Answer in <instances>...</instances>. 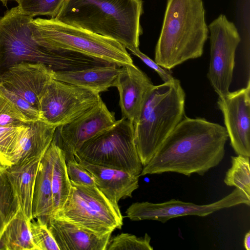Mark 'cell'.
I'll return each instance as SVG.
<instances>
[{
  "label": "cell",
  "mask_w": 250,
  "mask_h": 250,
  "mask_svg": "<svg viewBox=\"0 0 250 250\" xmlns=\"http://www.w3.org/2000/svg\"><path fill=\"white\" fill-rule=\"evenodd\" d=\"M228 138L221 125L184 116L143 167L140 176L166 172L203 175L222 161Z\"/></svg>",
  "instance_id": "cell-1"
},
{
  "label": "cell",
  "mask_w": 250,
  "mask_h": 250,
  "mask_svg": "<svg viewBox=\"0 0 250 250\" xmlns=\"http://www.w3.org/2000/svg\"><path fill=\"white\" fill-rule=\"evenodd\" d=\"M142 0H65L55 19L113 39L126 49L139 48Z\"/></svg>",
  "instance_id": "cell-2"
},
{
  "label": "cell",
  "mask_w": 250,
  "mask_h": 250,
  "mask_svg": "<svg viewBox=\"0 0 250 250\" xmlns=\"http://www.w3.org/2000/svg\"><path fill=\"white\" fill-rule=\"evenodd\" d=\"M74 155L88 163L139 177L143 168L135 142L133 123L123 117L84 143Z\"/></svg>",
  "instance_id": "cell-7"
},
{
  "label": "cell",
  "mask_w": 250,
  "mask_h": 250,
  "mask_svg": "<svg viewBox=\"0 0 250 250\" xmlns=\"http://www.w3.org/2000/svg\"><path fill=\"white\" fill-rule=\"evenodd\" d=\"M185 93L179 80L155 85L149 90L133 124L135 142L146 166L185 116Z\"/></svg>",
  "instance_id": "cell-5"
},
{
  "label": "cell",
  "mask_w": 250,
  "mask_h": 250,
  "mask_svg": "<svg viewBox=\"0 0 250 250\" xmlns=\"http://www.w3.org/2000/svg\"><path fill=\"white\" fill-rule=\"evenodd\" d=\"M5 168L0 166V239L6 226L20 211Z\"/></svg>",
  "instance_id": "cell-24"
},
{
  "label": "cell",
  "mask_w": 250,
  "mask_h": 250,
  "mask_svg": "<svg viewBox=\"0 0 250 250\" xmlns=\"http://www.w3.org/2000/svg\"><path fill=\"white\" fill-rule=\"evenodd\" d=\"M120 67L115 64L95 66L80 70L54 72V79L98 93L115 87Z\"/></svg>",
  "instance_id": "cell-20"
},
{
  "label": "cell",
  "mask_w": 250,
  "mask_h": 250,
  "mask_svg": "<svg viewBox=\"0 0 250 250\" xmlns=\"http://www.w3.org/2000/svg\"><path fill=\"white\" fill-rule=\"evenodd\" d=\"M33 19L23 14L18 6L0 17V75L22 62L42 63L56 72L93 66V59L89 56L64 50H49L38 44L31 36L30 23Z\"/></svg>",
  "instance_id": "cell-4"
},
{
  "label": "cell",
  "mask_w": 250,
  "mask_h": 250,
  "mask_svg": "<svg viewBox=\"0 0 250 250\" xmlns=\"http://www.w3.org/2000/svg\"><path fill=\"white\" fill-rule=\"evenodd\" d=\"M210 31V62L207 74L219 97L230 91L236 49L241 37L235 25L221 14L208 26Z\"/></svg>",
  "instance_id": "cell-9"
},
{
  "label": "cell",
  "mask_w": 250,
  "mask_h": 250,
  "mask_svg": "<svg viewBox=\"0 0 250 250\" xmlns=\"http://www.w3.org/2000/svg\"><path fill=\"white\" fill-rule=\"evenodd\" d=\"M0 94L9 101L30 124L42 119L40 111L24 99L0 84Z\"/></svg>",
  "instance_id": "cell-30"
},
{
  "label": "cell",
  "mask_w": 250,
  "mask_h": 250,
  "mask_svg": "<svg viewBox=\"0 0 250 250\" xmlns=\"http://www.w3.org/2000/svg\"><path fill=\"white\" fill-rule=\"evenodd\" d=\"M133 55L139 58L146 64L154 70L161 77L164 83L173 81L175 78L171 73L158 64L154 61L142 53L139 48H133L129 50Z\"/></svg>",
  "instance_id": "cell-33"
},
{
  "label": "cell",
  "mask_w": 250,
  "mask_h": 250,
  "mask_svg": "<svg viewBox=\"0 0 250 250\" xmlns=\"http://www.w3.org/2000/svg\"><path fill=\"white\" fill-rule=\"evenodd\" d=\"M217 104L222 113L225 127L235 153L250 157V79L246 87L219 97Z\"/></svg>",
  "instance_id": "cell-12"
},
{
  "label": "cell",
  "mask_w": 250,
  "mask_h": 250,
  "mask_svg": "<svg viewBox=\"0 0 250 250\" xmlns=\"http://www.w3.org/2000/svg\"><path fill=\"white\" fill-rule=\"evenodd\" d=\"M54 144L52 141L40 163L34 190L32 216L47 224L53 211L51 186Z\"/></svg>",
  "instance_id": "cell-21"
},
{
  "label": "cell",
  "mask_w": 250,
  "mask_h": 250,
  "mask_svg": "<svg viewBox=\"0 0 250 250\" xmlns=\"http://www.w3.org/2000/svg\"><path fill=\"white\" fill-rule=\"evenodd\" d=\"M9 0H0V1L2 3L3 5L4 6H6L7 3Z\"/></svg>",
  "instance_id": "cell-35"
},
{
  "label": "cell",
  "mask_w": 250,
  "mask_h": 250,
  "mask_svg": "<svg viewBox=\"0 0 250 250\" xmlns=\"http://www.w3.org/2000/svg\"><path fill=\"white\" fill-rule=\"evenodd\" d=\"M208 32L202 0H167L154 61L169 70L200 57Z\"/></svg>",
  "instance_id": "cell-3"
},
{
  "label": "cell",
  "mask_w": 250,
  "mask_h": 250,
  "mask_svg": "<svg viewBox=\"0 0 250 250\" xmlns=\"http://www.w3.org/2000/svg\"><path fill=\"white\" fill-rule=\"evenodd\" d=\"M20 210L5 229L0 239V250H37L29 223Z\"/></svg>",
  "instance_id": "cell-23"
},
{
  "label": "cell",
  "mask_w": 250,
  "mask_h": 250,
  "mask_svg": "<svg viewBox=\"0 0 250 250\" xmlns=\"http://www.w3.org/2000/svg\"><path fill=\"white\" fill-rule=\"evenodd\" d=\"M47 225L60 250H106L112 234H98L55 216Z\"/></svg>",
  "instance_id": "cell-16"
},
{
  "label": "cell",
  "mask_w": 250,
  "mask_h": 250,
  "mask_svg": "<svg viewBox=\"0 0 250 250\" xmlns=\"http://www.w3.org/2000/svg\"><path fill=\"white\" fill-rule=\"evenodd\" d=\"M231 167L226 173L224 183L241 189L250 199V157L237 155L231 157Z\"/></svg>",
  "instance_id": "cell-25"
},
{
  "label": "cell",
  "mask_w": 250,
  "mask_h": 250,
  "mask_svg": "<svg viewBox=\"0 0 250 250\" xmlns=\"http://www.w3.org/2000/svg\"><path fill=\"white\" fill-rule=\"evenodd\" d=\"M66 163L71 181L86 186H96L92 174L78 163L75 156L66 158Z\"/></svg>",
  "instance_id": "cell-32"
},
{
  "label": "cell",
  "mask_w": 250,
  "mask_h": 250,
  "mask_svg": "<svg viewBox=\"0 0 250 250\" xmlns=\"http://www.w3.org/2000/svg\"><path fill=\"white\" fill-rule=\"evenodd\" d=\"M101 101L99 93L54 79L41 99L39 110L42 119L59 126L73 121Z\"/></svg>",
  "instance_id": "cell-10"
},
{
  "label": "cell",
  "mask_w": 250,
  "mask_h": 250,
  "mask_svg": "<svg viewBox=\"0 0 250 250\" xmlns=\"http://www.w3.org/2000/svg\"><path fill=\"white\" fill-rule=\"evenodd\" d=\"M20 11L34 17L45 15L55 18L65 0H16Z\"/></svg>",
  "instance_id": "cell-27"
},
{
  "label": "cell",
  "mask_w": 250,
  "mask_h": 250,
  "mask_svg": "<svg viewBox=\"0 0 250 250\" xmlns=\"http://www.w3.org/2000/svg\"><path fill=\"white\" fill-rule=\"evenodd\" d=\"M57 127L43 119L28 124L11 158L10 166L42 157L53 139Z\"/></svg>",
  "instance_id": "cell-19"
},
{
  "label": "cell",
  "mask_w": 250,
  "mask_h": 250,
  "mask_svg": "<svg viewBox=\"0 0 250 250\" xmlns=\"http://www.w3.org/2000/svg\"><path fill=\"white\" fill-rule=\"evenodd\" d=\"M153 85L147 75L133 63L120 67L115 87L119 93L123 118L133 124L135 122Z\"/></svg>",
  "instance_id": "cell-15"
},
{
  "label": "cell",
  "mask_w": 250,
  "mask_h": 250,
  "mask_svg": "<svg viewBox=\"0 0 250 250\" xmlns=\"http://www.w3.org/2000/svg\"><path fill=\"white\" fill-rule=\"evenodd\" d=\"M241 204L250 206V199L241 189L235 188L224 198L208 204L197 205L175 199L159 203L136 202L127 208L125 213L132 221L149 220L165 223L171 219L181 216L205 217L222 209Z\"/></svg>",
  "instance_id": "cell-11"
},
{
  "label": "cell",
  "mask_w": 250,
  "mask_h": 250,
  "mask_svg": "<svg viewBox=\"0 0 250 250\" xmlns=\"http://www.w3.org/2000/svg\"><path fill=\"white\" fill-rule=\"evenodd\" d=\"M29 228L37 250H60L46 223L34 218L30 221Z\"/></svg>",
  "instance_id": "cell-29"
},
{
  "label": "cell",
  "mask_w": 250,
  "mask_h": 250,
  "mask_svg": "<svg viewBox=\"0 0 250 250\" xmlns=\"http://www.w3.org/2000/svg\"><path fill=\"white\" fill-rule=\"evenodd\" d=\"M30 26L33 39L46 49L73 51L119 67L133 63L126 49L116 41L55 18L33 19Z\"/></svg>",
  "instance_id": "cell-6"
},
{
  "label": "cell",
  "mask_w": 250,
  "mask_h": 250,
  "mask_svg": "<svg viewBox=\"0 0 250 250\" xmlns=\"http://www.w3.org/2000/svg\"><path fill=\"white\" fill-rule=\"evenodd\" d=\"M116 121L114 113L102 100L73 121L58 126L54 137L64 151L66 158L75 156L84 143L112 126Z\"/></svg>",
  "instance_id": "cell-13"
},
{
  "label": "cell",
  "mask_w": 250,
  "mask_h": 250,
  "mask_svg": "<svg viewBox=\"0 0 250 250\" xmlns=\"http://www.w3.org/2000/svg\"><path fill=\"white\" fill-rule=\"evenodd\" d=\"M25 117L7 99L0 94V127L29 124Z\"/></svg>",
  "instance_id": "cell-31"
},
{
  "label": "cell",
  "mask_w": 250,
  "mask_h": 250,
  "mask_svg": "<svg viewBox=\"0 0 250 250\" xmlns=\"http://www.w3.org/2000/svg\"><path fill=\"white\" fill-rule=\"evenodd\" d=\"M42 157L7 167L5 172L20 210L28 220L33 219L32 204L35 181Z\"/></svg>",
  "instance_id": "cell-18"
},
{
  "label": "cell",
  "mask_w": 250,
  "mask_h": 250,
  "mask_svg": "<svg viewBox=\"0 0 250 250\" xmlns=\"http://www.w3.org/2000/svg\"><path fill=\"white\" fill-rule=\"evenodd\" d=\"M52 216L100 234L112 233L115 229H121L123 225L119 206L114 205L96 186H86L72 181L64 205Z\"/></svg>",
  "instance_id": "cell-8"
},
{
  "label": "cell",
  "mask_w": 250,
  "mask_h": 250,
  "mask_svg": "<svg viewBox=\"0 0 250 250\" xmlns=\"http://www.w3.org/2000/svg\"><path fill=\"white\" fill-rule=\"evenodd\" d=\"M75 158L92 174L96 187L115 205H118L122 198L131 197L133 191L139 188V176Z\"/></svg>",
  "instance_id": "cell-17"
},
{
  "label": "cell",
  "mask_w": 250,
  "mask_h": 250,
  "mask_svg": "<svg viewBox=\"0 0 250 250\" xmlns=\"http://www.w3.org/2000/svg\"><path fill=\"white\" fill-rule=\"evenodd\" d=\"M244 245L246 250H250V231H249L245 235Z\"/></svg>",
  "instance_id": "cell-34"
},
{
  "label": "cell",
  "mask_w": 250,
  "mask_h": 250,
  "mask_svg": "<svg viewBox=\"0 0 250 250\" xmlns=\"http://www.w3.org/2000/svg\"><path fill=\"white\" fill-rule=\"evenodd\" d=\"M54 72L42 63L22 62L8 67L0 75V84L39 110L41 99L54 79Z\"/></svg>",
  "instance_id": "cell-14"
},
{
  "label": "cell",
  "mask_w": 250,
  "mask_h": 250,
  "mask_svg": "<svg viewBox=\"0 0 250 250\" xmlns=\"http://www.w3.org/2000/svg\"><path fill=\"white\" fill-rule=\"evenodd\" d=\"M52 141L54 144L51 176L53 216L60 211L64 205L70 193L71 181L67 171L65 152L54 137Z\"/></svg>",
  "instance_id": "cell-22"
},
{
  "label": "cell",
  "mask_w": 250,
  "mask_h": 250,
  "mask_svg": "<svg viewBox=\"0 0 250 250\" xmlns=\"http://www.w3.org/2000/svg\"><path fill=\"white\" fill-rule=\"evenodd\" d=\"M151 237L146 233L137 237L127 233H121L110 238L106 250H153Z\"/></svg>",
  "instance_id": "cell-28"
},
{
  "label": "cell",
  "mask_w": 250,
  "mask_h": 250,
  "mask_svg": "<svg viewBox=\"0 0 250 250\" xmlns=\"http://www.w3.org/2000/svg\"><path fill=\"white\" fill-rule=\"evenodd\" d=\"M28 124L0 127V166H10L11 158Z\"/></svg>",
  "instance_id": "cell-26"
}]
</instances>
